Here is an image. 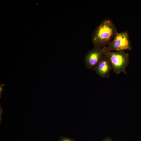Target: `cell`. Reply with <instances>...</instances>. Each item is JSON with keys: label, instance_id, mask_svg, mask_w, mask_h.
I'll return each mask as SVG.
<instances>
[{"label": "cell", "instance_id": "7a4b0ae2", "mask_svg": "<svg viewBox=\"0 0 141 141\" xmlns=\"http://www.w3.org/2000/svg\"><path fill=\"white\" fill-rule=\"evenodd\" d=\"M102 48L104 55L110 61L113 71L118 74L121 73L126 74V68L129 61L128 54L125 51H107Z\"/></svg>", "mask_w": 141, "mask_h": 141}, {"label": "cell", "instance_id": "6da1fadb", "mask_svg": "<svg viewBox=\"0 0 141 141\" xmlns=\"http://www.w3.org/2000/svg\"><path fill=\"white\" fill-rule=\"evenodd\" d=\"M112 21L105 19L97 27L92 36L94 47L101 48L108 45L118 33Z\"/></svg>", "mask_w": 141, "mask_h": 141}, {"label": "cell", "instance_id": "277c9868", "mask_svg": "<svg viewBox=\"0 0 141 141\" xmlns=\"http://www.w3.org/2000/svg\"><path fill=\"white\" fill-rule=\"evenodd\" d=\"M104 55L103 49L94 47L86 54L84 62L86 67L90 70H95Z\"/></svg>", "mask_w": 141, "mask_h": 141}, {"label": "cell", "instance_id": "3957f363", "mask_svg": "<svg viewBox=\"0 0 141 141\" xmlns=\"http://www.w3.org/2000/svg\"><path fill=\"white\" fill-rule=\"evenodd\" d=\"M109 51H125L132 49L128 32L124 31L118 33L107 46L102 47Z\"/></svg>", "mask_w": 141, "mask_h": 141}, {"label": "cell", "instance_id": "ba28073f", "mask_svg": "<svg viewBox=\"0 0 141 141\" xmlns=\"http://www.w3.org/2000/svg\"><path fill=\"white\" fill-rule=\"evenodd\" d=\"M101 141H113L110 137H107Z\"/></svg>", "mask_w": 141, "mask_h": 141}, {"label": "cell", "instance_id": "52a82bcc", "mask_svg": "<svg viewBox=\"0 0 141 141\" xmlns=\"http://www.w3.org/2000/svg\"><path fill=\"white\" fill-rule=\"evenodd\" d=\"M5 85V84H0V98H1L2 94L4 91L3 87Z\"/></svg>", "mask_w": 141, "mask_h": 141}, {"label": "cell", "instance_id": "8992f818", "mask_svg": "<svg viewBox=\"0 0 141 141\" xmlns=\"http://www.w3.org/2000/svg\"><path fill=\"white\" fill-rule=\"evenodd\" d=\"M58 141H75L72 139L64 137L63 136H61L60 138Z\"/></svg>", "mask_w": 141, "mask_h": 141}, {"label": "cell", "instance_id": "5b68a950", "mask_svg": "<svg viewBox=\"0 0 141 141\" xmlns=\"http://www.w3.org/2000/svg\"><path fill=\"white\" fill-rule=\"evenodd\" d=\"M112 69L110 61L104 55L95 70L97 74L101 77L107 78L109 77Z\"/></svg>", "mask_w": 141, "mask_h": 141}]
</instances>
